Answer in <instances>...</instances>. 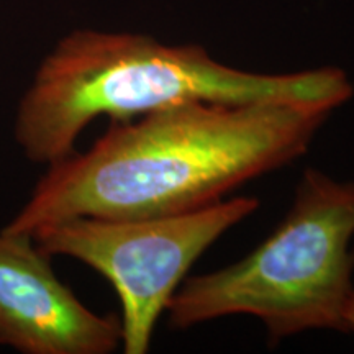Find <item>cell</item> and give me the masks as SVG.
<instances>
[{
	"instance_id": "4",
	"label": "cell",
	"mask_w": 354,
	"mask_h": 354,
	"mask_svg": "<svg viewBox=\"0 0 354 354\" xmlns=\"http://www.w3.org/2000/svg\"><path fill=\"white\" fill-rule=\"evenodd\" d=\"M258 207L256 197H233L148 218L76 216L48 225L32 238L50 258H74L107 279L122 304V351L146 354L159 317L189 269Z\"/></svg>"
},
{
	"instance_id": "5",
	"label": "cell",
	"mask_w": 354,
	"mask_h": 354,
	"mask_svg": "<svg viewBox=\"0 0 354 354\" xmlns=\"http://www.w3.org/2000/svg\"><path fill=\"white\" fill-rule=\"evenodd\" d=\"M0 344L24 354H109L120 318L87 308L28 234L0 230Z\"/></svg>"
},
{
	"instance_id": "3",
	"label": "cell",
	"mask_w": 354,
	"mask_h": 354,
	"mask_svg": "<svg viewBox=\"0 0 354 354\" xmlns=\"http://www.w3.org/2000/svg\"><path fill=\"white\" fill-rule=\"evenodd\" d=\"M353 238L354 183L308 167L290 210L258 248L227 268L184 279L166 310L171 326L251 315L274 339L307 330L348 333Z\"/></svg>"
},
{
	"instance_id": "6",
	"label": "cell",
	"mask_w": 354,
	"mask_h": 354,
	"mask_svg": "<svg viewBox=\"0 0 354 354\" xmlns=\"http://www.w3.org/2000/svg\"><path fill=\"white\" fill-rule=\"evenodd\" d=\"M344 322H346V331L348 333H354V292L349 299L346 312H344Z\"/></svg>"
},
{
	"instance_id": "2",
	"label": "cell",
	"mask_w": 354,
	"mask_h": 354,
	"mask_svg": "<svg viewBox=\"0 0 354 354\" xmlns=\"http://www.w3.org/2000/svg\"><path fill=\"white\" fill-rule=\"evenodd\" d=\"M346 71L264 74L216 61L201 44H166L138 33L76 30L43 59L15 117V141L30 161L74 153L99 117L128 122L190 102H282L335 112L351 99Z\"/></svg>"
},
{
	"instance_id": "1",
	"label": "cell",
	"mask_w": 354,
	"mask_h": 354,
	"mask_svg": "<svg viewBox=\"0 0 354 354\" xmlns=\"http://www.w3.org/2000/svg\"><path fill=\"white\" fill-rule=\"evenodd\" d=\"M333 112L282 102H190L112 122L87 151L48 166L7 232L33 236L76 216L197 210L308 151Z\"/></svg>"
}]
</instances>
